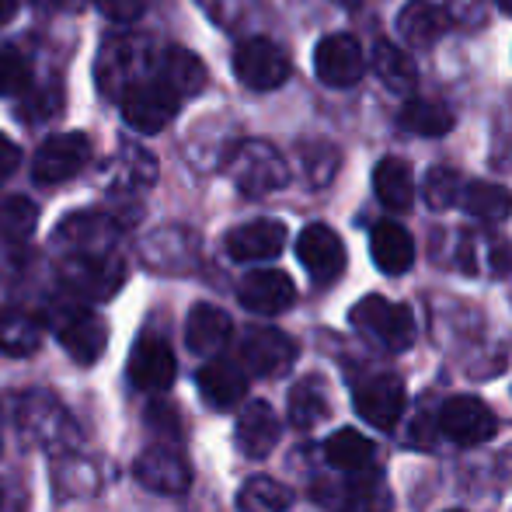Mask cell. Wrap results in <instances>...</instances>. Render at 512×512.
<instances>
[{
	"mask_svg": "<svg viewBox=\"0 0 512 512\" xmlns=\"http://www.w3.org/2000/svg\"><path fill=\"white\" fill-rule=\"evenodd\" d=\"M157 67H161V56H154L147 39H140V35L108 39L98 53V88L112 95L115 102H122L133 88L147 84L157 74Z\"/></svg>",
	"mask_w": 512,
	"mask_h": 512,
	"instance_id": "6da1fadb",
	"label": "cell"
},
{
	"mask_svg": "<svg viewBox=\"0 0 512 512\" xmlns=\"http://www.w3.org/2000/svg\"><path fill=\"white\" fill-rule=\"evenodd\" d=\"M227 175L251 199L272 196V192L286 189V182H290V168H286L283 154L265 140H241L237 147H230Z\"/></svg>",
	"mask_w": 512,
	"mask_h": 512,
	"instance_id": "7a4b0ae2",
	"label": "cell"
},
{
	"mask_svg": "<svg viewBox=\"0 0 512 512\" xmlns=\"http://www.w3.org/2000/svg\"><path fill=\"white\" fill-rule=\"evenodd\" d=\"M60 279L77 300H108L126 283V262L115 251L67 255L60 265Z\"/></svg>",
	"mask_w": 512,
	"mask_h": 512,
	"instance_id": "3957f363",
	"label": "cell"
},
{
	"mask_svg": "<svg viewBox=\"0 0 512 512\" xmlns=\"http://www.w3.org/2000/svg\"><path fill=\"white\" fill-rule=\"evenodd\" d=\"M352 328L377 342L387 352H405L415 342V317L405 304H391L384 297H363L349 314Z\"/></svg>",
	"mask_w": 512,
	"mask_h": 512,
	"instance_id": "277c9868",
	"label": "cell"
},
{
	"mask_svg": "<svg viewBox=\"0 0 512 512\" xmlns=\"http://www.w3.org/2000/svg\"><path fill=\"white\" fill-rule=\"evenodd\" d=\"M53 331L60 338V345L67 349L70 359H77L81 366H91L102 359L108 345V324L84 304H63L53 314Z\"/></svg>",
	"mask_w": 512,
	"mask_h": 512,
	"instance_id": "5b68a950",
	"label": "cell"
},
{
	"mask_svg": "<svg viewBox=\"0 0 512 512\" xmlns=\"http://www.w3.org/2000/svg\"><path fill=\"white\" fill-rule=\"evenodd\" d=\"M290 56L272 39H244L234 49V74L248 91H276L290 81Z\"/></svg>",
	"mask_w": 512,
	"mask_h": 512,
	"instance_id": "8992f818",
	"label": "cell"
},
{
	"mask_svg": "<svg viewBox=\"0 0 512 512\" xmlns=\"http://www.w3.org/2000/svg\"><path fill=\"white\" fill-rule=\"evenodd\" d=\"M91 161V140L84 133H56L42 140L32 157L35 185H63L77 178Z\"/></svg>",
	"mask_w": 512,
	"mask_h": 512,
	"instance_id": "52a82bcc",
	"label": "cell"
},
{
	"mask_svg": "<svg viewBox=\"0 0 512 512\" xmlns=\"http://www.w3.org/2000/svg\"><path fill=\"white\" fill-rule=\"evenodd\" d=\"M314 499L328 512H387L391 492L380 474H352L342 481H317Z\"/></svg>",
	"mask_w": 512,
	"mask_h": 512,
	"instance_id": "ba28073f",
	"label": "cell"
},
{
	"mask_svg": "<svg viewBox=\"0 0 512 512\" xmlns=\"http://www.w3.org/2000/svg\"><path fill=\"white\" fill-rule=\"evenodd\" d=\"M119 105H122V119L133 129H140V133H161V129L171 126V119L182 108V95L175 88H168L161 81V74H154L147 84L129 91Z\"/></svg>",
	"mask_w": 512,
	"mask_h": 512,
	"instance_id": "9c48e42d",
	"label": "cell"
},
{
	"mask_svg": "<svg viewBox=\"0 0 512 512\" xmlns=\"http://www.w3.org/2000/svg\"><path fill=\"white\" fill-rule=\"evenodd\" d=\"M297 356V342L279 328H248L241 335V366L255 377H283Z\"/></svg>",
	"mask_w": 512,
	"mask_h": 512,
	"instance_id": "30bf717a",
	"label": "cell"
},
{
	"mask_svg": "<svg viewBox=\"0 0 512 512\" xmlns=\"http://www.w3.org/2000/svg\"><path fill=\"white\" fill-rule=\"evenodd\" d=\"M129 380L133 387L147 394H161L175 384V373H178V363H175V352L171 345L164 342V335H154V331H143L140 338L133 342V352H129Z\"/></svg>",
	"mask_w": 512,
	"mask_h": 512,
	"instance_id": "8fae6325",
	"label": "cell"
},
{
	"mask_svg": "<svg viewBox=\"0 0 512 512\" xmlns=\"http://www.w3.org/2000/svg\"><path fill=\"white\" fill-rule=\"evenodd\" d=\"M439 429H443V436L453 439L457 446H478L495 436L499 418H495V411L481 398L457 394V398H450L443 408H439Z\"/></svg>",
	"mask_w": 512,
	"mask_h": 512,
	"instance_id": "7c38bea8",
	"label": "cell"
},
{
	"mask_svg": "<svg viewBox=\"0 0 512 512\" xmlns=\"http://www.w3.org/2000/svg\"><path fill=\"white\" fill-rule=\"evenodd\" d=\"M314 70L328 88H356L366 74V56L352 35H324L314 49Z\"/></svg>",
	"mask_w": 512,
	"mask_h": 512,
	"instance_id": "4fadbf2b",
	"label": "cell"
},
{
	"mask_svg": "<svg viewBox=\"0 0 512 512\" xmlns=\"http://www.w3.org/2000/svg\"><path fill=\"white\" fill-rule=\"evenodd\" d=\"M133 474L143 488H150V492H157V495H185L192 485V467L185 464L182 453L168 443L143 450L133 464Z\"/></svg>",
	"mask_w": 512,
	"mask_h": 512,
	"instance_id": "5bb4252c",
	"label": "cell"
},
{
	"mask_svg": "<svg viewBox=\"0 0 512 512\" xmlns=\"http://www.w3.org/2000/svg\"><path fill=\"white\" fill-rule=\"evenodd\" d=\"M18 422L35 443L42 446H60L63 439L74 436V422L63 411V405L56 401V394L46 391H28L18 401Z\"/></svg>",
	"mask_w": 512,
	"mask_h": 512,
	"instance_id": "9a60e30c",
	"label": "cell"
},
{
	"mask_svg": "<svg viewBox=\"0 0 512 512\" xmlns=\"http://www.w3.org/2000/svg\"><path fill=\"white\" fill-rule=\"evenodd\" d=\"M352 405H356V415L363 418V422L387 432L401 422V411H405V384H401L398 377H391V373L370 377L356 387Z\"/></svg>",
	"mask_w": 512,
	"mask_h": 512,
	"instance_id": "2e32d148",
	"label": "cell"
},
{
	"mask_svg": "<svg viewBox=\"0 0 512 512\" xmlns=\"http://www.w3.org/2000/svg\"><path fill=\"white\" fill-rule=\"evenodd\" d=\"M297 258L314 283H335L345 272V248L335 230L324 227V223L304 227V234L297 237Z\"/></svg>",
	"mask_w": 512,
	"mask_h": 512,
	"instance_id": "e0dca14e",
	"label": "cell"
},
{
	"mask_svg": "<svg viewBox=\"0 0 512 512\" xmlns=\"http://www.w3.org/2000/svg\"><path fill=\"white\" fill-rule=\"evenodd\" d=\"M119 223L105 213H70L56 230V244L67 255H91V251H115Z\"/></svg>",
	"mask_w": 512,
	"mask_h": 512,
	"instance_id": "ac0fdd59",
	"label": "cell"
},
{
	"mask_svg": "<svg viewBox=\"0 0 512 512\" xmlns=\"http://www.w3.org/2000/svg\"><path fill=\"white\" fill-rule=\"evenodd\" d=\"M237 300H241L251 314H283V310H290L293 300H297V286L279 269H255L241 279Z\"/></svg>",
	"mask_w": 512,
	"mask_h": 512,
	"instance_id": "d6986e66",
	"label": "cell"
},
{
	"mask_svg": "<svg viewBox=\"0 0 512 512\" xmlns=\"http://www.w3.org/2000/svg\"><path fill=\"white\" fill-rule=\"evenodd\" d=\"M234 262H269L286 248V227L279 220H251L241 223L223 241Z\"/></svg>",
	"mask_w": 512,
	"mask_h": 512,
	"instance_id": "ffe728a7",
	"label": "cell"
},
{
	"mask_svg": "<svg viewBox=\"0 0 512 512\" xmlns=\"http://www.w3.org/2000/svg\"><path fill=\"white\" fill-rule=\"evenodd\" d=\"M279 436H283V422L279 415L272 411V405L265 401H251L244 405V411L237 415V429H234V443L244 457L251 460H262L276 450Z\"/></svg>",
	"mask_w": 512,
	"mask_h": 512,
	"instance_id": "44dd1931",
	"label": "cell"
},
{
	"mask_svg": "<svg viewBox=\"0 0 512 512\" xmlns=\"http://www.w3.org/2000/svg\"><path fill=\"white\" fill-rule=\"evenodd\" d=\"M199 394L209 408L230 411L244 401L248 394V370H241V363H230V359H209L196 377Z\"/></svg>",
	"mask_w": 512,
	"mask_h": 512,
	"instance_id": "7402d4cb",
	"label": "cell"
},
{
	"mask_svg": "<svg viewBox=\"0 0 512 512\" xmlns=\"http://www.w3.org/2000/svg\"><path fill=\"white\" fill-rule=\"evenodd\" d=\"M140 251H143V258H147V265H154V269L185 272L196 262L199 241H196V234H189L185 227H164V230H154L150 237H143Z\"/></svg>",
	"mask_w": 512,
	"mask_h": 512,
	"instance_id": "603a6c76",
	"label": "cell"
},
{
	"mask_svg": "<svg viewBox=\"0 0 512 512\" xmlns=\"http://www.w3.org/2000/svg\"><path fill=\"white\" fill-rule=\"evenodd\" d=\"M234 335V321L223 307L196 304L185 317V342L196 356H216Z\"/></svg>",
	"mask_w": 512,
	"mask_h": 512,
	"instance_id": "cb8c5ba5",
	"label": "cell"
},
{
	"mask_svg": "<svg viewBox=\"0 0 512 512\" xmlns=\"http://www.w3.org/2000/svg\"><path fill=\"white\" fill-rule=\"evenodd\" d=\"M398 32L408 46L429 49L450 32V14L432 0H411L398 14Z\"/></svg>",
	"mask_w": 512,
	"mask_h": 512,
	"instance_id": "d4e9b609",
	"label": "cell"
},
{
	"mask_svg": "<svg viewBox=\"0 0 512 512\" xmlns=\"http://www.w3.org/2000/svg\"><path fill=\"white\" fill-rule=\"evenodd\" d=\"M370 251H373V262H377L380 272L387 276H401L415 265V241L401 223L384 220L373 227L370 234Z\"/></svg>",
	"mask_w": 512,
	"mask_h": 512,
	"instance_id": "484cf974",
	"label": "cell"
},
{
	"mask_svg": "<svg viewBox=\"0 0 512 512\" xmlns=\"http://www.w3.org/2000/svg\"><path fill=\"white\" fill-rule=\"evenodd\" d=\"M42 345V321L21 307H0V352L4 356H32Z\"/></svg>",
	"mask_w": 512,
	"mask_h": 512,
	"instance_id": "4316f807",
	"label": "cell"
},
{
	"mask_svg": "<svg viewBox=\"0 0 512 512\" xmlns=\"http://www.w3.org/2000/svg\"><path fill=\"white\" fill-rule=\"evenodd\" d=\"M377 457V446L356 429H338L324 443V460L342 474H363Z\"/></svg>",
	"mask_w": 512,
	"mask_h": 512,
	"instance_id": "83f0119b",
	"label": "cell"
},
{
	"mask_svg": "<svg viewBox=\"0 0 512 512\" xmlns=\"http://www.w3.org/2000/svg\"><path fill=\"white\" fill-rule=\"evenodd\" d=\"M373 189H377V199L387 209H394V213L408 209L411 199H415V175H411V164L401 161V157H384V161L373 168Z\"/></svg>",
	"mask_w": 512,
	"mask_h": 512,
	"instance_id": "f1b7e54d",
	"label": "cell"
},
{
	"mask_svg": "<svg viewBox=\"0 0 512 512\" xmlns=\"http://www.w3.org/2000/svg\"><path fill=\"white\" fill-rule=\"evenodd\" d=\"M157 74H161V81L168 84V88H175L182 98H192V95H199V91L206 88L203 60H199L196 53H189V49H182V46L164 49Z\"/></svg>",
	"mask_w": 512,
	"mask_h": 512,
	"instance_id": "f546056e",
	"label": "cell"
},
{
	"mask_svg": "<svg viewBox=\"0 0 512 512\" xmlns=\"http://www.w3.org/2000/svg\"><path fill=\"white\" fill-rule=\"evenodd\" d=\"M290 425L297 429H314L331 415V391L324 377H304L290 391Z\"/></svg>",
	"mask_w": 512,
	"mask_h": 512,
	"instance_id": "4dcf8cb0",
	"label": "cell"
},
{
	"mask_svg": "<svg viewBox=\"0 0 512 512\" xmlns=\"http://www.w3.org/2000/svg\"><path fill=\"white\" fill-rule=\"evenodd\" d=\"M457 122L439 98H408L405 108L398 112V126L415 136H446Z\"/></svg>",
	"mask_w": 512,
	"mask_h": 512,
	"instance_id": "1f68e13d",
	"label": "cell"
},
{
	"mask_svg": "<svg viewBox=\"0 0 512 512\" xmlns=\"http://www.w3.org/2000/svg\"><path fill=\"white\" fill-rule=\"evenodd\" d=\"M370 56H373V70H377V77L391 91H398V95H408V91L415 88V81H418L415 60H411V56L398 46V42L377 39V42H373V53Z\"/></svg>",
	"mask_w": 512,
	"mask_h": 512,
	"instance_id": "d6a6232c",
	"label": "cell"
},
{
	"mask_svg": "<svg viewBox=\"0 0 512 512\" xmlns=\"http://www.w3.org/2000/svg\"><path fill=\"white\" fill-rule=\"evenodd\" d=\"M460 206L481 223H502L512 216V192L492 182H467Z\"/></svg>",
	"mask_w": 512,
	"mask_h": 512,
	"instance_id": "836d02e7",
	"label": "cell"
},
{
	"mask_svg": "<svg viewBox=\"0 0 512 512\" xmlns=\"http://www.w3.org/2000/svg\"><path fill=\"white\" fill-rule=\"evenodd\" d=\"M293 506V492L276 478L255 474L237 492V509L241 512H286Z\"/></svg>",
	"mask_w": 512,
	"mask_h": 512,
	"instance_id": "e575fe53",
	"label": "cell"
},
{
	"mask_svg": "<svg viewBox=\"0 0 512 512\" xmlns=\"http://www.w3.org/2000/svg\"><path fill=\"white\" fill-rule=\"evenodd\" d=\"M157 182V164L147 150L126 147L115 164V189L119 192H143Z\"/></svg>",
	"mask_w": 512,
	"mask_h": 512,
	"instance_id": "d590c367",
	"label": "cell"
},
{
	"mask_svg": "<svg viewBox=\"0 0 512 512\" xmlns=\"http://www.w3.org/2000/svg\"><path fill=\"white\" fill-rule=\"evenodd\" d=\"M39 223V206L25 196L0 199V241H28Z\"/></svg>",
	"mask_w": 512,
	"mask_h": 512,
	"instance_id": "8d00e7d4",
	"label": "cell"
},
{
	"mask_svg": "<svg viewBox=\"0 0 512 512\" xmlns=\"http://www.w3.org/2000/svg\"><path fill=\"white\" fill-rule=\"evenodd\" d=\"M464 189H467V178L460 175L457 168H446V164H439V168H432L429 175H425V203L432 209H450L453 203H460L464 199Z\"/></svg>",
	"mask_w": 512,
	"mask_h": 512,
	"instance_id": "74e56055",
	"label": "cell"
},
{
	"mask_svg": "<svg viewBox=\"0 0 512 512\" xmlns=\"http://www.w3.org/2000/svg\"><path fill=\"white\" fill-rule=\"evenodd\" d=\"M32 84V63L18 46H0V98L25 95Z\"/></svg>",
	"mask_w": 512,
	"mask_h": 512,
	"instance_id": "f35d334b",
	"label": "cell"
},
{
	"mask_svg": "<svg viewBox=\"0 0 512 512\" xmlns=\"http://www.w3.org/2000/svg\"><path fill=\"white\" fill-rule=\"evenodd\" d=\"M300 157H304V175H307V182L310 185H328L331 178H335V171H338V150L331 147V143H304V150H300Z\"/></svg>",
	"mask_w": 512,
	"mask_h": 512,
	"instance_id": "ab89813d",
	"label": "cell"
},
{
	"mask_svg": "<svg viewBox=\"0 0 512 512\" xmlns=\"http://www.w3.org/2000/svg\"><path fill=\"white\" fill-rule=\"evenodd\" d=\"M95 7L115 25H133L147 11V0H95Z\"/></svg>",
	"mask_w": 512,
	"mask_h": 512,
	"instance_id": "60d3db41",
	"label": "cell"
},
{
	"mask_svg": "<svg viewBox=\"0 0 512 512\" xmlns=\"http://www.w3.org/2000/svg\"><path fill=\"white\" fill-rule=\"evenodd\" d=\"M18 168H21V147L11 140V136L0 133V185H4Z\"/></svg>",
	"mask_w": 512,
	"mask_h": 512,
	"instance_id": "b9f144b4",
	"label": "cell"
},
{
	"mask_svg": "<svg viewBox=\"0 0 512 512\" xmlns=\"http://www.w3.org/2000/svg\"><path fill=\"white\" fill-rule=\"evenodd\" d=\"M32 7L42 14H60V11H74L77 0H32Z\"/></svg>",
	"mask_w": 512,
	"mask_h": 512,
	"instance_id": "7bdbcfd3",
	"label": "cell"
},
{
	"mask_svg": "<svg viewBox=\"0 0 512 512\" xmlns=\"http://www.w3.org/2000/svg\"><path fill=\"white\" fill-rule=\"evenodd\" d=\"M14 14H18V0H0V28H4Z\"/></svg>",
	"mask_w": 512,
	"mask_h": 512,
	"instance_id": "ee69618b",
	"label": "cell"
},
{
	"mask_svg": "<svg viewBox=\"0 0 512 512\" xmlns=\"http://www.w3.org/2000/svg\"><path fill=\"white\" fill-rule=\"evenodd\" d=\"M495 4H499L502 11H509V14H512V0H495Z\"/></svg>",
	"mask_w": 512,
	"mask_h": 512,
	"instance_id": "f6af8a7d",
	"label": "cell"
},
{
	"mask_svg": "<svg viewBox=\"0 0 512 512\" xmlns=\"http://www.w3.org/2000/svg\"><path fill=\"white\" fill-rule=\"evenodd\" d=\"M0 450H4V425H0Z\"/></svg>",
	"mask_w": 512,
	"mask_h": 512,
	"instance_id": "bcb514c9",
	"label": "cell"
},
{
	"mask_svg": "<svg viewBox=\"0 0 512 512\" xmlns=\"http://www.w3.org/2000/svg\"><path fill=\"white\" fill-rule=\"evenodd\" d=\"M0 506H4V488H0Z\"/></svg>",
	"mask_w": 512,
	"mask_h": 512,
	"instance_id": "7dc6e473",
	"label": "cell"
},
{
	"mask_svg": "<svg viewBox=\"0 0 512 512\" xmlns=\"http://www.w3.org/2000/svg\"><path fill=\"white\" fill-rule=\"evenodd\" d=\"M450 512H460V509H450Z\"/></svg>",
	"mask_w": 512,
	"mask_h": 512,
	"instance_id": "c3c4849f",
	"label": "cell"
}]
</instances>
